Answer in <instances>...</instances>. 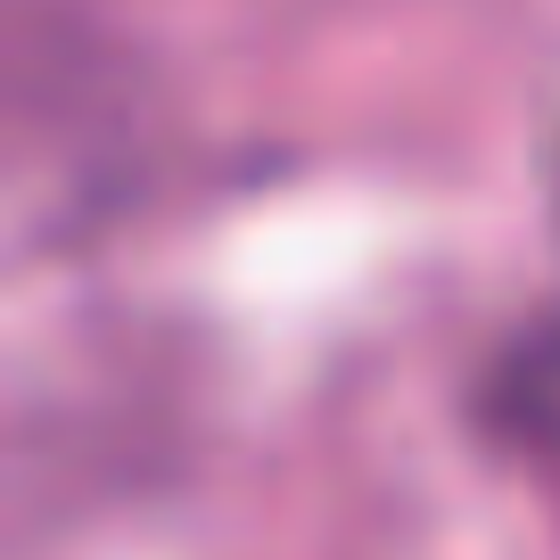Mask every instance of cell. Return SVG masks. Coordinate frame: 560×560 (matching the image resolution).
<instances>
[]
</instances>
